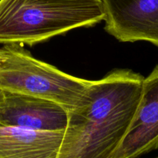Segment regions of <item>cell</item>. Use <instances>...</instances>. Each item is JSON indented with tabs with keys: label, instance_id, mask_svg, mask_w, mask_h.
Listing matches in <instances>:
<instances>
[{
	"label": "cell",
	"instance_id": "6da1fadb",
	"mask_svg": "<svg viewBox=\"0 0 158 158\" xmlns=\"http://www.w3.org/2000/svg\"><path fill=\"white\" fill-rule=\"evenodd\" d=\"M144 77L114 69L92 80L83 104L68 110L57 158H109L124 138L141 98Z\"/></svg>",
	"mask_w": 158,
	"mask_h": 158
},
{
	"label": "cell",
	"instance_id": "7a4b0ae2",
	"mask_svg": "<svg viewBox=\"0 0 158 158\" xmlns=\"http://www.w3.org/2000/svg\"><path fill=\"white\" fill-rule=\"evenodd\" d=\"M104 19L102 0H0V44L32 46Z\"/></svg>",
	"mask_w": 158,
	"mask_h": 158
},
{
	"label": "cell",
	"instance_id": "3957f363",
	"mask_svg": "<svg viewBox=\"0 0 158 158\" xmlns=\"http://www.w3.org/2000/svg\"><path fill=\"white\" fill-rule=\"evenodd\" d=\"M91 82L34 58L22 45L6 44L1 48V90L46 99L69 110L83 104Z\"/></svg>",
	"mask_w": 158,
	"mask_h": 158
},
{
	"label": "cell",
	"instance_id": "277c9868",
	"mask_svg": "<svg viewBox=\"0 0 158 158\" xmlns=\"http://www.w3.org/2000/svg\"><path fill=\"white\" fill-rule=\"evenodd\" d=\"M105 30L123 43L144 41L158 47V0H102Z\"/></svg>",
	"mask_w": 158,
	"mask_h": 158
},
{
	"label": "cell",
	"instance_id": "5b68a950",
	"mask_svg": "<svg viewBox=\"0 0 158 158\" xmlns=\"http://www.w3.org/2000/svg\"><path fill=\"white\" fill-rule=\"evenodd\" d=\"M68 110L46 99L0 89V123L32 131H65Z\"/></svg>",
	"mask_w": 158,
	"mask_h": 158
},
{
	"label": "cell",
	"instance_id": "8992f818",
	"mask_svg": "<svg viewBox=\"0 0 158 158\" xmlns=\"http://www.w3.org/2000/svg\"><path fill=\"white\" fill-rule=\"evenodd\" d=\"M158 149V65L143 82L141 98L128 131L109 158H137Z\"/></svg>",
	"mask_w": 158,
	"mask_h": 158
},
{
	"label": "cell",
	"instance_id": "52a82bcc",
	"mask_svg": "<svg viewBox=\"0 0 158 158\" xmlns=\"http://www.w3.org/2000/svg\"><path fill=\"white\" fill-rule=\"evenodd\" d=\"M64 131H32L0 123V158H57Z\"/></svg>",
	"mask_w": 158,
	"mask_h": 158
},
{
	"label": "cell",
	"instance_id": "ba28073f",
	"mask_svg": "<svg viewBox=\"0 0 158 158\" xmlns=\"http://www.w3.org/2000/svg\"><path fill=\"white\" fill-rule=\"evenodd\" d=\"M0 56H1V49H0Z\"/></svg>",
	"mask_w": 158,
	"mask_h": 158
},
{
	"label": "cell",
	"instance_id": "9c48e42d",
	"mask_svg": "<svg viewBox=\"0 0 158 158\" xmlns=\"http://www.w3.org/2000/svg\"><path fill=\"white\" fill-rule=\"evenodd\" d=\"M154 158H158V156H157V157H154Z\"/></svg>",
	"mask_w": 158,
	"mask_h": 158
}]
</instances>
